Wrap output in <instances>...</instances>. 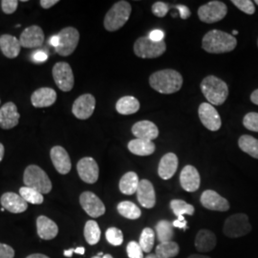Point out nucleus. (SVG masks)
Returning a JSON list of instances; mask_svg holds the SVG:
<instances>
[{
	"instance_id": "f257e3e1",
	"label": "nucleus",
	"mask_w": 258,
	"mask_h": 258,
	"mask_svg": "<svg viewBox=\"0 0 258 258\" xmlns=\"http://www.w3.org/2000/svg\"><path fill=\"white\" fill-rule=\"evenodd\" d=\"M237 40L232 35L220 30H212L203 37L202 47L211 54H224L234 50Z\"/></svg>"
},
{
	"instance_id": "f03ea898",
	"label": "nucleus",
	"mask_w": 258,
	"mask_h": 258,
	"mask_svg": "<svg viewBox=\"0 0 258 258\" xmlns=\"http://www.w3.org/2000/svg\"><path fill=\"white\" fill-rule=\"evenodd\" d=\"M150 86L161 94L178 92L183 85V77L173 69L157 71L149 77Z\"/></svg>"
},
{
	"instance_id": "7ed1b4c3",
	"label": "nucleus",
	"mask_w": 258,
	"mask_h": 258,
	"mask_svg": "<svg viewBox=\"0 0 258 258\" xmlns=\"http://www.w3.org/2000/svg\"><path fill=\"white\" fill-rule=\"evenodd\" d=\"M201 90L212 105H221L229 96V87L227 83L215 76H208L201 83Z\"/></svg>"
},
{
	"instance_id": "20e7f679",
	"label": "nucleus",
	"mask_w": 258,
	"mask_h": 258,
	"mask_svg": "<svg viewBox=\"0 0 258 258\" xmlns=\"http://www.w3.org/2000/svg\"><path fill=\"white\" fill-rule=\"evenodd\" d=\"M131 5L127 1L121 0L115 3L104 18V28L109 32H115L123 27L131 15Z\"/></svg>"
},
{
	"instance_id": "39448f33",
	"label": "nucleus",
	"mask_w": 258,
	"mask_h": 258,
	"mask_svg": "<svg viewBox=\"0 0 258 258\" xmlns=\"http://www.w3.org/2000/svg\"><path fill=\"white\" fill-rule=\"evenodd\" d=\"M23 182L25 186L34 188L41 194H49L52 189V183L46 172L36 165L26 167L23 175Z\"/></svg>"
},
{
	"instance_id": "423d86ee",
	"label": "nucleus",
	"mask_w": 258,
	"mask_h": 258,
	"mask_svg": "<svg viewBox=\"0 0 258 258\" xmlns=\"http://www.w3.org/2000/svg\"><path fill=\"white\" fill-rule=\"evenodd\" d=\"M251 231L249 217L244 213H237L230 216L224 224L223 231L230 238H237L248 234Z\"/></svg>"
},
{
	"instance_id": "0eeeda50",
	"label": "nucleus",
	"mask_w": 258,
	"mask_h": 258,
	"mask_svg": "<svg viewBox=\"0 0 258 258\" xmlns=\"http://www.w3.org/2000/svg\"><path fill=\"white\" fill-rule=\"evenodd\" d=\"M166 50L164 41L155 42L148 37H139L134 43V53L141 58H156Z\"/></svg>"
},
{
	"instance_id": "6e6552de",
	"label": "nucleus",
	"mask_w": 258,
	"mask_h": 258,
	"mask_svg": "<svg viewBox=\"0 0 258 258\" xmlns=\"http://www.w3.org/2000/svg\"><path fill=\"white\" fill-rule=\"evenodd\" d=\"M58 45L55 51L61 56H68L73 54L80 41V33L74 27H66L58 34Z\"/></svg>"
},
{
	"instance_id": "1a4fd4ad",
	"label": "nucleus",
	"mask_w": 258,
	"mask_h": 258,
	"mask_svg": "<svg viewBox=\"0 0 258 258\" xmlns=\"http://www.w3.org/2000/svg\"><path fill=\"white\" fill-rule=\"evenodd\" d=\"M228 7L221 1H211L198 9V17L201 21L211 24L218 22L227 16Z\"/></svg>"
},
{
	"instance_id": "9d476101",
	"label": "nucleus",
	"mask_w": 258,
	"mask_h": 258,
	"mask_svg": "<svg viewBox=\"0 0 258 258\" xmlns=\"http://www.w3.org/2000/svg\"><path fill=\"white\" fill-rule=\"evenodd\" d=\"M56 86L63 92H69L74 87L75 79L71 66L67 62H57L52 70Z\"/></svg>"
},
{
	"instance_id": "9b49d317",
	"label": "nucleus",
	"mask_w": 258,
	"mask_h": 258,
	"mask_svg": "<svg viewBox=\"0 0 258 258\" xmlns=\"http://www.w3.org/2000/svg\"><path fill=\"white\" fill-rule=\"evenodd\" d=\"M198 114L204 126L211 131L219 130L222 125L221 118L215 107L208 102L200 104Z\"/></svg>"
},
{
	"instance_id": "f8f14e48",
	"label": "nucleus",
	"mask_w": 258,
	"mask_h": 258,
	"mask_svg": "<svg viewBox=\"0 0 258 258\" xmlns=\"http://www.w3.org/2000/svg\"><path fill=\"white\" fill-rule=\"evenodd\" d=\"M80 203L83 211L93 218H98L105 213V207L102 200L91 191H85L80 196Z\"/></svg>"
},
{
	"instance_id": "ddd939ff",
	"label": "nucleus",
	"mask_w": 258,
	"mask_h": 258,
	"mask_svg": "<svg viewBox=\"0 0 258 258\" xmlns=\"http://www.w3.org/2000/svg\"><path fill=\"white\" fill-rule=\"evenodd\" d=\"M96 107V99L91 94H83L80 96L72 107V112L75 117L80 120L89 119L94 113Z\"/></svg>"
},
{
	"instance_id": "4468645a",
	"label": "nucleus",
	"mask_w": 258,
	"mask_h": 258,
	"mask_svg": "<svg viewBox=\"0 0 258 258\" xmlns=\"http://www.w3.org/2000/svg\"><path fill=\"white\" fill-rule=\"evenodd\" d=\"M77 170L81 179L87 184H95L99 179V166L91 157L81 159L77 165Z\"/></svg>"
},
{
	"instance_id": "2eb2a0df",
	"label": "nucleus",
	"mask_w": 258,
	"mask_h": 258,
	"mask_svg": "<svg viewBox=\"0 0 258 258\" xmlns=\"http://www.w3.org/2000/svg\"><path fill=\"white\" fill-rule=\"evenodd\" d=\"M200 201L204 208L210 211L227 212L230 209L229 201L212 189L205 190L201 195Z\"/></svg>"
},
{
	"instance_id": "dca6fc26",
	"label": "nucleus",
	"mask_w": 258,
	"mask_h": 258,
	"mask_svg": "<svg viewBox=\"0 0 258 258\" xmlns=\"http://www.w3.org/2000/svg\"><path fill=\"white\" fill-rule=\"evenodd\" d=\"M20 45L24 48L34 49L41 46L44 42V33L42 29L33 25L27 27L20 35L19 37Z\"/></svg>"
},
{
	"instance_id": "f3484780",
	"label": "nucleus",
	"mask_w": 258,
	"mask_h": 258,
	"mask_svg": "<svg viewBox=\"0 0 258 258\" xmlns=\"http://www.w3.org/2000/svg\"><path fill=\"white\" fill-rule=\"evenodd\" d=\"M50 157L56 171L60 174H67L72 168V164L69 154L64 148L56 146L51 149Z\"/></svg>"
},
{
	"instance_id": "a211bd4d",
	"label": "nucleus",
	"mask_w": 258,
	"mask_h": 258,
	"mask_svg": "<svg viewBox=\"0 0 258 258\" xmlns=\"http://www.w3.org/2000/svg\"><path fill=\"white\" fill-rule=\"evenodd\" d=\"M19 115L18 107L14 102H6L0 108V127L12 129L19 124Z\"/></svg>"
},
{
	"instance_id": "6ab92c4d",
	"label": "nucleus",
	"mask_w": 258,
	"mask_h": 258,
	"mask_svg": "<svg viewBox=\"0 0 258 258\" xmlns=\"http://www.w3.org/2000/svg\"><path fill=\"white\" fill-rule=\"evenodd\" d=\"M137 199L142 207L146 209H152L156 204L155 189L152 183L148 180H141L137 189Z\"/></svg>"
},
{
	"instance_id": "aec40b11",
	"label": "nucleus",
	"mask_w": 258,
	"mask_h": 258,
	"mask_svg": "<svg viewBox=\"0 0 258 258\" xmlns=\"http://www.w3.org/2000/svg\"><path fill=\"white\" fill-rule=\"evenodd\" d=\"M180 183L185 191H196L201 184V178L198 170L194 166H184L180 174Z\"/></svg>"
},
{
	"instance_id": "412c9836",
	"label": "nucleus",
	"mask_w": 258,
	"mask_h": 258,
	"mask_svg": "<svg viewBox=\"0 0 258 258\" xmlns=\"http://www.w3.org/2000/svg\"><path fill=\"white\" fill-rule=\"evenodd\" d=\"M132 133L136 139L153 141L159 136V129L150 120H141L132 126Z\"/></svg>"
},
{
	"instance_id": "4be33fe9",
	"label": "nucleus",
	"mask_w": 258,
	"mask_h": 258,
	"mask_svg": "<svg viewBox=\"0 0 258 258\" xmlns=\"http://www.w3.org/2000/svg\"><path fill=\"white\" fill-rule=\"evenodd\" d=\"M0 202L2 208L12 213L24 212L28 208V203L19 194L6 192L1 196Z\"/></svg>"
},
{
	"instance_id": "5701e85b",
	"label": "nucleus",
	"mask_w": 258,
	"mask_h": 258,
	"mask_svg": "<svg viewBox=\"0 0 258 258\" xmlns=\"http://www.w3.org/2000/svg\"><path fill=\"white\" fill-rule=\"evenodd\" d=\"M56 101V93L49 87H42L36 90L31 96L32 104L37 108L49 107Z\"/></svg>"
},
{
	"instance_id": "b1692460",
	"label": "nucleus",
	"mask_w": 258,
	"mask_h": 258,
	"mask_svg": "<svg viewBox=\"0 0 258 258\" xmlns=\"http://www.w3.org/2000/svg\"><path fill=\"white\" fill-rule=\"evenodd\" d=\"M178 168V157L174 153H166L162 157L159 166L158 174L163 180H169L172 178Z\"/></svg>"
},
{
	"instance_id": "393cba45",
	"label": "nucleus",
	"mask_w": 258,
	"mask_h": 258,
	"mask_svg": "<svg viewBox=\"0 0 258 258\" xmlns=\"http://www.w3.org/2000/svg\"><path fill=\"white\" fill-rule=\"evenodd\" d=\"M38 236L43 240L54 239L58 233V228L55 222L46 216H39L37 219Z\"/></svg>"
},
{
	"instance_id": "a878e982",
	"label": "nucleus",
	"mask_w": 258,
	"mask_h": 258,
	"mask_svg": "<svg viewBox=\"0 0 258 258\" xmlns=\"http://www.w3.org/2000/svg\"><path fill=\"white\" fill-rule=\"evenodd\" d=\"M0 49L8 58H15L19 55L21 45L19 39L11 35H2L0 37Z\"/></svg>"
},
{
	"instance_id": "bb28decb",
	"label": "nucleus",
	"mask_w": 258,
	"mask_h": 258,
	"mask_svg": "<svg viewBox=\"0 0 258 258\" xmlns=\"http://www.w3.org/2000/svg\"><path fill=\"white\" fill-rule=\"evenodd\" d=\"M216 246V236L212 231L201 230L195 238V248L200 252L211 251Z\"/></svg>"
},
{
	"instance_id": "cd10ccee",
	"label": "nucleus",
	"mask_w": 258,
	"mask_h": 258,
	"mask_svg": "<svg viewBox=\"0 0 258 258\" xmlns=\"http://www.w3.org/2000/svg\"><path fill=\"white\" fill-rule=\"evenodd\" d=\"M128 150L137 156H148L154 153L155 145L151 141H146L141 139L131 140L128 143Z\"/></svg>"
},
{
	"instance_id": "c85d7f7f",
	"label": "nucleus",
	"mask_w": 258,
	"mask_h": 258,
	"mask_svg": "<svg viewBox=\"0 0 258 258\" xmlns=\"http://www.w3.org/2000/svg\"><path fill=\"white\" fill-rule=\"evenodd\" d=\"M139 183L140 181L138 175L133 171H129L122 176L120 180L119 187L120 192L125 195L136 194L138 189Z\"/></svg>"
},
{
	"instance_id": "c756f323",
	"label": "nucleus",
	"mask_w": 258,
	"mask_h": 258,
	"mask_svg": "<svg viewBox=\"0 0 258 258\" xmlns=\"http://www.w3.org/2000/svg\"><path fill=\"white\" fill-rule=\"evenodd\" d=\"M140 109V102L133 96H125L120 98L116 103V110L121 115H131Z\"/></svg>"
},
{
	"instance_id": "7c9ffc66",
	"label": "nucleus",
	"mask_w": 258,
	"mask_h": 258,
	"mask_svg": "<svg viewBox=\"0 0 258 258\" xmlns=\"http://www.w3.org/2000/svg\"><path fill=\"white\" fill-rule=\"evenodd\" d=\"M173 228L174 227L172 223L167 220H161L157 223L155 230H156L157 238L160 243L170 242L172 240L174 236Z\"/></svg>"
},
{
	"instance_id": "2f4dec72",
	"label": "nucleus",
	"mask_w": 258,
	"mask_h": 258,
	"mask_svg": "<svg viewBox=\"0 0 258 258\" xmlns=\"http://www.w3.org/2000/svg\"><path fill=\"white\" fill-rule=\"evenodd\" d=\"M238 146L242 151L252 158L258 159V140L249 135H243L238 140Z\"/></svg>"
},
{
	"instance_id": "473e14b6",
	"label": "nucleus",
	"mask_w": 258,
	"mask_h": 258,
	"mask_svg": "<svg viewBox=\"0 0 258 258\" xmlns=\"http://www.w3.org/2000/svg\"><path fill=\"white\" fill-rule=\"evenodd\" d=\"M117 210L121 216H123L124 218H127L130 220H136L141 217L142 212L139 209L138 207L130 201H122L120 202Z\"/></svg>"
},
{
	"instance_id": "72a5a7b5",
	"label": "nucleus",
	"mask_w": 258,
	"mask_h": 258,
	"mask_svg": "<svg viewBox=\"0 0 258 258\" xmlns=\"http://www.w3.org/2000/svg\"><path fill=\"white\" fill-rule=\"evenodd\" d=\"M179 246L176 242L170 241L166 243H160L156 247L155 254L158 258H173L179 253Z\"/></svg>"
},
{
	"instance_id": "f704fd0d",
	"label": "nucleus",
	"mask_w": 258,
	"mask_h": 258,
	"mask_svg": "<svg viewBox=\"0 0 258 258\" xmlns=\"http://www.w3.org/2000/svg\"><path fill=\"white\" fill-rule=\"evenodd\" d=\"M101 229L94 220L86 222L84 227V237L89 245H96L101 239Z\"/></svg>"
},
{
	"instance_id": "c9c22d12",
	"label": "nucleus",
	"mask_w": 258,
	"mask_h": 258,
	"mask_svg": "<svg viewBox=\"0 0 258 258\" xmlns=\"http://www.w3.org/2000/svg\"><path fill=\"white\" fill-rule=\"evenodd\" d=\"M19 195L27 202V203L34 204V205H40L43 203V194L38 192L36 189L22 186L19 189Z\"/></svg>"
},
{
	"instance_id": "e433bc0d",
	"label": "nucleus",
	"mask_w": 258,
	"mask_h": 258,
	"mask_svg": "<svg viewBox=\"0 0 258 258\" xmlns=\"http://www.w3.org/2000/svg\"><path fill=\"white\" fill-rule=\"evenodd\" d=\"M170 209L172 210V212L177 217L184 216V214L194 215L195 212L192 205H189L183 200H178V199L172 200L170 202Z\"/></svg>"
},
{
	"instance_id": "4c0bfd02",
	"label": "nucleus",
	"mask_w": 258,
	"mask_h": 258,
	"mask_svg": "<svg viewBox=\"0 0 258 258\" xmlns=\"http://www.w3.org/2000/svg\"><path fill=\"white\" fill-rule=\"evenodd\" d=\"M154 241H155L154 231L150 228H146L141 233L139 245L141 246L144 252H150V250L154 246Z\"/></svg>"
},
{
	"instance_id": "58836bf2",
	"label": "nucleus",
	"mask_w": 258,
	"mask_h": 258,
	"mask_svg": "<svg viewBox=\"0 0 258 258\" xmlns=\"http://www.w3.org/2000/svg\"><path fill=\"white\" fill-rule=\"evenodd\" d=\"M106 240L113 246H120L123 242V234L119 229L112 227L105 232Z\"/></svg>"
},
{
	"instance_id": "ea45409f",
	"label": "nucleus",
	"mask_w": 258,
	"mask_h": 258,
	"mask_svg": "<svg viewBox=\"0 0 258 258\" xmlns=\"http://www.w3.org/2000/svg\"><path fill=\"white\" fill-rule=\"evenodd\" d=\"M243 124L246 128L249 129L250 131L258 132V113H248L243 119Z\"/></svg>"
},
{
	"instance_id": "a19ab883",
	"label": "nucleus",
	"mask_w": 258,
	"mask_h": 258,
	"mask_svg": "<svg viewBox=\"0 0 258 258\" xmlns=\"http://www.w3.org/2000/svg\"><path fill=\"white\" fill-rule=\"evenodd\" d=\"M231 3L247 15H253L255 12L254 4L250 0H232Z\"/></svg>"
},
{
	"instance_id": "79ce46f5",
	"label": "nucleus",
	"mask_w": 258,
	"mask_h": 258,
	"mask_svg": "<svg viewBox=\"0 0 258 258\" xmlns=\"http://www.w3.org/2000/svg\"><path fill=\"white\" fill-rule=\"evenodd\" d=\"M126 251L129 258H144V251L139 243L135 241L129 242L126 247Z\"/></svg>"
},
{
	"instance_id": "37998d69",
	"label": "nucleus",
	"mask_w": 258,
	"mask_h": 258,
	"mask_svg": "<svg viewBox=\"0 0 258 258\" xmlns=\"http://www.w3.org/2000/svg\"><path fill=\"white\" fill-rule=\"evenodd\" d=\"M169 11V6L162 1H157L152 5V13L158 18H165Z\"/></svg>"
},
{
	"instance_id": "c03bdc74",
	"label": "nucleus",
	"mask_w": 258,
	"mask_h": 258,
	"mask_svg": "<svg viewBox=\"0 0 258 258\" xmlns=\"http://www.w3.org/2000/svg\"><path fill=\"white\" fill-rule=\"evenodd\" d=\"M18 6H19V1H17V0H2L1 1L2 11L7 15L14 14L18 9Z\"/></svg>"
},
{
	"instance_id": "a18cd8bd",
	"label": "nucleus",
	"mask_w": 258,
	"mask_h": 258,
	"mask_svg": "<svg viewBox=\"0 0 258 258\" xmlns=\"http://www.w3.org/2000/svg\"><path fill=\"white\" fill-rule=\"evenodd\" d=\"M15 250L6 244L0 243V258H14Z\"/></svg>"
},
{
	"instance_id": "49530a36",
	"label": "nucleus",
	"mask_w": 258,
	"mask_h": 258,
	"mask_svg": "<svg viewBox=\"0 0 258 258\" xmlns=\"http://www.w3.org/2000/svg\"><path fill=\"white\" fill-rule=\"evenodd\" d=\"M148 37L155 42H160V41H164L165 34L162 30H153L152 32H150Z\"/></svg>"
},
{
	"instance_id": "de8ad7c7",
	"label": "nucleus",
	"mask_w": 258,
	"mask_h": 258,
	"mask_svg": "<svg viewBox=\"0 0 258 258\" xmlns=\"http://www.w3.org/2000/svg\"><path fill=\"white\" fill-rule=\"evenodd\" d=\"M172 8L178 10L182 19H188L190 17V11L185 5H176V6H172Z\"/></svg>"
},
{
	"instance_id": "09e8293b",
	"label": "nucleus",
	"mask_w": 258,
	"mask_h": 258,
	"mask_svg": "<svg viewBox=\"0 0 258 258\" xmlns=\"http://www.w3.org/2000/svg\"><path fill=\"white\" fill-rule=\"evenodd\" d=\"M47 58H48V55H47L45 52H43V51H37V52H35V53L32 55V59H33L35 62H38V63H41V62L46 61Z\"/></svg>"
},
{
	"instance_id": "8fccbe9b",
	"label": "nucleus",
	"mask_w": 258,
	"mask_h": 258,
	"mask_svg": "<svg viewBox=\"0 0 258 258\" xmlns=\"http://www.w3.org/2000/svg\"><path fill=\"white\" fill-rule=\"evenodd\" d=\"M84 252H85V249H84L83 247H79V248H77V249H66V250H64L63 254H64L66 257H72L73 253L82 254V255H83V254H84Z\"/></svg>"
},
{
	"instance_id": "3c124183",
	"label": "nucleus",
	"mask_w": 258,
	"mask_h": 258,
	"mask_svg": "<svg viewBox=\"0 0 258 258\" xmlns=\"http://www.w3.org/2000/svg\"><path fill=\"white\" fill-rule=\"evenodd\" d=\"M172 225L174 228H178V229H183V230H186L187 227V222L184 220V216L178 217V219L174 222H172Z\"/></svg>"
},
{
	"instance_id": "603ef678",
	"label": "nucleus",
	"mask_w": 258,
	"mask_h": 258,
	"mask_svg": "<svg viewBox=\"0 0 258 258\" xmlns=\"http://www.w3.org/2000/svg\"><path fill=\"white\" fill-rule=\"evenodd\" d=\"M39 3L43 9H50L58 3V0H41Z\"/></svg>"
},
{
	"instance_id": "864d4df0",
	"label": "nucleus",
	"mask_w": 258,
	"mask_h": 258,
	"mask_svg": "<svg viewBox=\"0 0 258 258\" xmlns=\"http://www.w3.org/2000/svg\"><path fill=\"white\" fill-rule=\"evenodd\" d=\"M250 101L258 105V89L254 90L250 95Z\"/></svg>"
},
{
	"instance_id": "5fc2aeb1",
	"label": "nucleus",
	"mask_w": 258,
	"mask_h": 258,
	"mask_svg": "<svg viewBox=\"0 0 258 258\" xmlns=\"http://www.w3.org/2000/svg\"><path fill=\"white\" fill-rule=\"evenodd\" d=\"M50 44L52 46L55 47V49L57 47V45H58V37H57V35L53 36V37L50 38Z\"/></svg>"
},
{
	"instance_id": "6e6d98bb",
	"label": "nucleus",
	"mask_w": 258,
	"mask_h": 258,
	"mask_svg": "<svg viewBox=\"0 0 258 258\" xmlns=\"http://www.w3.org/2000/svg\"><path fill=\"white\" fill-rule=\"evenodd\" d=\"M26 258H50L46 256V255H44V254H40V253H35V254H31V255H29Z\"/></svg>"
},
{
	"instance_id": "4d7b16f0",
	"label": "nucleus",
	"mask_w": 258,
	"mask_h": 258,
	"mask_svg": "<svg viewBox=\"0 0 258 258\" xmlns=\"http://www.w3.org/2000/svg\"><path fill=\"white\" fill-rule=\"evenodd\" d=\"M4 153H5V148H4V146L0 143V162L2 161V159L4 157Z\"/></svg>"
},
{
	"instance_id": "13d9d810",
	"label": "nucleus",
	"mask_w": 258,
	"mask_h": 258,
	"mask_svg": "<svg viewBox=\"0 0 258 258\" xmlns=\"http://www.w3.org/2000/svg\"><path fill=\"white\" fill-rule=\"evenodd\" d=\"M188 258H211L209 256H205V255H200V254H192Z\"/></svg>"
},
{
	"instance_id": "bf43d9fd",
	"label": "nucleus",
	"mask_w": 258,
	"mask_h": 258,
	"mask_svg": "<svg viewBox=\"0 0 258 258\" xmlns=\"http://www.w3.org/2000/svg\"><path fill=\"white\" fill-rule=\"evenodd\" d=\"M145 258H158L156 256V254H149V255H148L147 257Z\"/></svg>"
},
{
	"instance_id": "052dcab7",
	"label": "nucleus",
	"mask_w": 258,
	"mask_h": 258,
	"mask_svg": "<svg viewBox=\"0 0 258 258\" xmlns=\"http://www.w3.org/2000/svg\"><path fill=\"white\" fill-rule=\"evenodd\" d=\"M102 258H113L112 257V255L110 254H105V255H103V257Z\"/></svg>"
},
{
	"instance_id": "680f3d73",
	"label": "nucleus",
	"mask_w": 258,
	"mask_h": 258,
	"mask_svg": "<svg viewBox=\"0 0 258 258\" xmlns=\"http://www.w3.org/2000/svg\"><path fill=\"white\" fill-rule=\"evenodd\" d=\"M237 34H238V32H237L236 30H234V31L232 32V35H237Z\"/></svg>"
},
{
	"instance_id": "e2e57ef3",
	"label": "nucleus",
	"mask_w": 258,
	"mask_h": 258,
	"mask_svg": "<svg viewBox=\"0 0 258 258\" xmlns=\"http://www.w3.org/2000/svg\"><path fill=\"white\" fill-rule=\"evenodd\" d=\"M92 258H102V257H101V256H98V255H97V256H94V257H92Z\"/></svg>"
},
{
	"instance_id": "0e129e2a",
	"label": "nucleus",
	"mask_w": 258,
	"mask_h": 258,
	"mask_svg": "<svg viewBox=\"0 0 258 258\" xmlns=\"http://www.w3.org/2000/svg\"><path fill=\"white\" fill-rule=\"evenodd\" d=\"M254 3H255V4H257L258 5V0H255V1H254Z\"/></svg>"
},
{
	"instance_id": "69168bd1",
	"label": "nucleus",
	"mask_w": 258,
	"mask_h": 258,
	"mask_svg": "<svg viewBox=\"0 0 258 258\" xmlns=\"http://www.w3.org/2000/svg\"><path fill=\"white\" fill-rule=\"evenodd\" d=\"M257 45H258V40H257Z\"/></svg>"
}]
</instances>
